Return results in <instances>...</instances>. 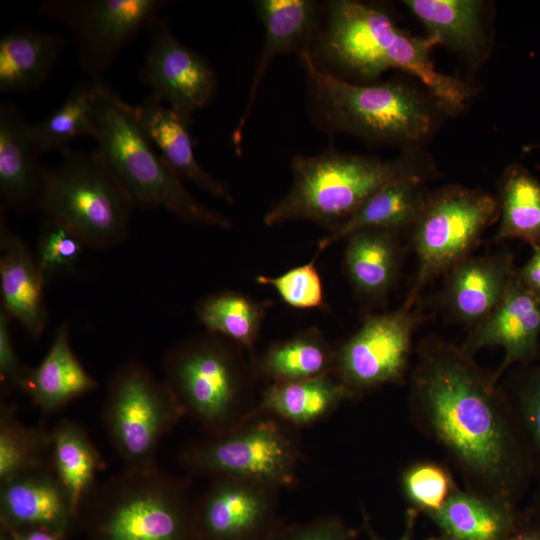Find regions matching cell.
Masks as SVG:
<instances>
[{
  "label": "cell",
  "mask_w": 540,
  "mask_h": 540,
  "mask_svg": "<svg viewBox=\"0 0 540 540\" xmlns=\"http://www.w3.org/2000/svg\"><path fill=\"white\" fill-rule=\"evenodd\" d=\"M291 171L292 186L265 212L264 224L309 221L330 232L381 187L415 172L404 158L384 160L336 151L294 155Z\"/></svg>",
  "instance_id": "cell-7"
},
{
  "label": "cell",
  "mask_w": 540,
  "mask_h": 540,
  "mask_svg": "<svg viewBox=\"0 0 540 540\" xmlns=\"http://www.w3.org/2000/svg\"><path fill=\"white\" fill-rule=\"evenodd\" d=\"M256 12L264 26V41L249 89L244 111L232 134L237 152L241 147L243 130L255 103L265 74L276 56L290 51L299 53L309 48L307 43L315 37L319 27V4L311 0H258Z\"/></svg>",
  "instance_id": "cell-19"
},
{
  "label": "cell",
  "mask_w": 540,
  "mask_h": 540,
  "mask_svg": "<svg viewBox=\"0 0 540 540\" xmlns=\"http://www.w3.org/2000/svg\"><path fill=\"white\" fill-rule=\"evenodd\" d=\"M99 83L89 79L75 84L55 110L31 124L34 140L41 153H62L70 148V143L77 137L95 138L91 106Z\"/></svg>",
  "instance_id": "cell-35"
},
{
  "label": "cell",
  "mask_w": 540,
  "mask_h": 540,
  "mask_svg": "<svg viewBox=\"0 0 540 540\" xmlns=\"http://www.w3.org/2000/svg\"><path fill=\"white\" fill-rule=\"evenodd\" d=\"M437 540H449V539L446 538V539H437Z\"/></svg>",
  "instance_id": "cell-48"
},
{
  "label": "cell",
  "mask_w": 540,
  "mask_h": 540,
  "mask_svg": "<svg viewBox=\"0 0 540 540\" xmlns=\"http://www.w3.org/2000/svg\"><path fill=\"white\" fill-rule=\"evenodd\" d=\"M349 397L352 394L333 374L269 383L254 414L267 413L293 427L307 426L324 419Z\"/></svg>",
  "instance_id": "cell-27"
},
{
  "label": "cell",
  "mask_w": 540,
  "mask_h": 540,
  "mask_svg": "<svg viewBox=\"0 0 540 540\" xmlns=\"http://www.w3.org/2000/svg\"><path fill=\"white\" fill-rule=\"evenodd\" d=\"M44 282L24 240L14 233L0 211V295L1 308L32 338H39L48 323Z\"/></svg>",
  "instance_id": "cell-20"
},
{
  "label": "cell",
  "mask_w": 540,
  "mask_h": 540,
  "mask_svg": "<svg viewBox=\"0 0 540 540\" xmlns=\"http://www.w3.org/2000/svg\"><path fill=\"white\" fill-rule=\"evenodd\" d=\"M402 484L407 498L431 515L454 492L446 470L433 463H421L408 468L403 474Z\"/></svg>",
  "instance_id": "cell-38"
},
{
  "label": "cell",
  "mask_w": 540,
  "mask_h": 540,
  "mask_svg": "<svg viewBox=\"0 0 540 540\" xmlns=\"http://www.w3.org/2000/svg\"><path fill=\"white\" fill-rule=\"evenodd\" d=\"M508 540H540L539 530H526L512 534Z\"/></svg>",
  "instance_id": "cell-44"
},
{
  "label": "cell",
  "mask_w": 540,
  "mask_h": 540,
  "mask_svg": "<svg viewBox=\"0 0 540 540\" xmlns=\"http://www.w3.org/2000/svg\"><path fill=\"white\" fill-rule=\"evenodd\" d=\"M537 150H540V142L528 144L523 147L524 152H531V151H537Z\"/></svg>",
  "instance_id": "cell-45"
},
{
  "label": "cell",
  "mask_w": 540,
  "mask_h": 540,
  "mask_svg": "<svg viewBox=\"0 0 540 540\" xmlns=\"http://www.w3.org/2000/svg\"><path fill=\"white\" fill-rule=\"evenodd\" d=\"M195 501L200 540H272L278 488L255 480L212 477Z\"/></svg>",
  "instance_id": "cell-15"
},
{
  "label": "cell",
  "mask_w": 540,
  "mask_h": 540,
  "mask_svg": "<svg viewBox=\"0 0 540 540\" xmlns=\"http://www.w3.org/2000/svg\"><path fill=\"white\" fill-rule=\"evenodd\" d=\"M539 509H540V501H539Z\"/></svg>",
  "instance_id": "cell-49"
},
{
  "label": "cell",
  "mask_w": 540,
  "mask_h": 540,
  "mask_svg": "<svg viewBox=\"0 0 540 540\" xmlns=\"http://www.w3.org/2000/svg\"><path fill=\"white\" fill-rule=\"evenodd\" d=\"M517 418L533 462L540 458V366L526 374L518 391Z\"/></svg>",
  "instance_id": "cell-39"
},
{
  "label": "cell",
  "mask_w": 540,
  "mask_h": 540,
  "mask_svg": "<svg viewBox=\"0 0 540 540\" xmlns=\"http://www.w3.org/2000/svg\"><path fill=\"white\" fill-rule=\"evenodd\" d=\"M428 37L464 56L478 57L486 45L482 3L475 0H405Z\"/></svg>",
  "instance_id": "cell-30"
},
{
  "label": "cell",
  "mask_w": 540,
  "mask_h": 540,
  "mask_svg": "<svg viewBox=\"0 0 540 540\" xmlns=\"http://www.w3.org/2000/svg\"><path fill=\"white\" fill-rule=\"evenodd\" d=\"M463 350L438 345L422 358L415 389L432 433L467 469L509 498L533 462L519 426Z\"/></svg>",
  "instance_id": "cell-1"
},
{
  "label": "cell",
  "mask_w": 540,
  "mask_h": 540,
  "mask_svg": "<svg viewBox=\"0 0 540 540\" xmlns=\"http://www.w3.org/2000/svg\"><path fill=\"white\" fill-rule=\"evenodd\" d=\"M170 4L166 0H47L38 12L70 31L81 68L91 80L103 82L125 47Z\"/></svg>",
  "instance_id": "cell-12"
},
{
  "label": "cell",
  "mask_w": 540,
  "mask_h": 540,
  "mask_svg": "<svg viewBox=\"0 0 540 540\" xmlns=\"http://www.w3.org/2000/svg\"><path fill=\"white\" fill-rule=\"evenodd\" d=\"M299 54L311 114L326 132L389 144L416 142L430 132L431 110L411 86L402 82L352 83L319 65L309 48Z\"/></svg>",
  "instance_id": "cell-5"
},
{
  "label": "cell",
  "mask_w": 540,
  "mask_h": 540,
  "mask_svg": "<svg viewBox=\"0 0 540 540\" xmlns=\"http://www.w3.org/2000/svg\"><path fill=\"white\" fill-rule=\"evenodd\" d=\"M335 353L323 333L312 327L271 344L253 369L268 384L311 379L333 374Z\"/></svg>",
  "instance_id": "cell-29"
},
{
  "label": "cell",
  "mask_w": 540,
  "mask_h": 540,
  "mask_svg": "<svg viewBox=\"0 0 540 540\" xmlns=\"http://www.w3.org/2000/svg\"><path fill=\"white\" fill-rule=\"evenodd\" d=\"M53 33L21 25L0 38V91L22 93L39 88L52 74L65 47Z\"/></svg>",
  "instance_id": "cell-25"
},
{
  "label": "cell",
  "mask_w": 540,
  "mask_h": 540,
  "mask_svg": "<svg viewBox=\"0 0 540 540\" xmlns=\"http://www.w3.org/2000/svg\"><path fill=\"white\" fill-rule=\"evenodd\" d=\"M290 426L270 414L255 413L229 432L188 444L179 464L193 475L240 477L278 489L292 486L300 451Z\"/></svg>",
  "instance_id": "cell-10"
},
{
  "label": "cell",
  "mask_w": 540,
  "mask_h": 540,
  "mask_svg": "<svg viewBox=\"0 0 540 540\" xmlns=\"http://www.w3.org/2000/svg\"><path fill=\"white\" fill-rule=\"evenodd\" d=\"M185 416L163 379L131 359L111 375L102 410L105 431L125 468L156 463L162 439Z\"/></svg>",
  "instance_id": "cell-9"
},
{
  "label": "cell",
  "mask_w": 540,
  "mask_h": 540,
  "mask_svg": "<svg viewBox=\"0 0 540 540\" xmlns=\"http://www.w3.org/2000/svg\"><path fill=\"white\" fill-rule=\"evenodd\" d=\"M498 217V199L481 189L451 185L428 195L412 225L418 272L404 304L412 307L427 282L466 259Z\"/></svg>",
  "instance_id": "cell-11"
},
{
  "label": "cell",
  "mask_w": 540,
  "mask_h": 540,
  "mask_svg": "<svg viewBox=\"0 0 540 540\" xmlns=\"http://www.w3.org/2000/svg\"><path fill=\"white\" fill-rule=\"evenodd\" d=\"M242 347L205 331L172 347L163 358L164 380L185 415L207 435L229 432L250 419L252 381Z\"/></svg>",
  "instance_id": "cell-6"
},
{
  "label": "cell",
  "mask_w": 540,
  "mask_h": 540,
  "mask_svg": "<svg viewBox=\"0 0 540 540\" xmlns=\"http://www.w3.org/2000/svg\"><path fill=\"white\" fill-rule=\"evenodd\" d=\"M79 520L52 469L29 472L0 483L1 529H46L65 536Z\"/></svg>",
  "instance_id": "cell-18"
},
{
  "label": "cell",
  "mask_w": 540,
  "mask_h": 540,
  "mask_svg": "<svg viewBox=\"0 0 540 540\" xmlns=\"http://www.w3.org/2000/svg\"><path fill=\"white\" fill-rule=\"evenodd\" d=\"M79 520L88 540H200L189 481L157 464L97 485Z\"/></svg>",
  "instance_id": "cell-4"
},
{
  "label": "cell",
  "mask_w": 540,
  "mask_h": 540,
  "mask_svg": "<svg viewBox=\"0 0 540 540\" xmlns=\"http://www.w3.org/2000/svg\"><path fill=\"white\" fill-rule=\"evenodd\" d=\"M11 318L0 309V380L1 393L24 389L32 367L25 365L18 356L10 329Z\"/></svg>",
  "instance_id": "cell-40"
},
{
  "label": "cell",
  "mask_w": 540,
  "mask_h": 540,
  "mask_svg": "<svg viewBox=\"0 0 540 540\" xmlns=\"http://www.w3.org/2000/svg\"><path fill=\"white\" fill-rule=\"evenodd\" d=\"M499 226L496 239H520L540 246V180L520 164L502 174L499 186Z\"/></svg>",
  "instance_id": "cell-33"
},
{
  "label": "cell",
  "mask_w": 540,
  "mask_h": 540,
  "mask_svg": "<svg viewBox=\"0 0 540 540\" xmlns=\"http://www.w3.org/2000/svg\"><path fill=\"white\" fill-rule=\"evenodd\" d=\"M0 540H12V538L7 531L1 529Z\"/></svg>",
  "instance_id": "cell-47"
},
{
  "label": "cell",
  "mask_w": 540,
  "mask_h": 540,
  "mask_svg": "<svg viewBox=\"0 0 540 540\" xmlns=\"http://www.w3.org/2000/svg\"><path fill=\"white\" fill-rule=\"evenodd\" d=\"M351 531L338 519L324 517L290 528L272 540H351Z\"/></svg>",
  "instance_id": "cell-41"
},
{
  "label": "cell",
  "mask_w": 540,
  "mask_h": 540,
  "mask_svg": "<svg viewBox=\"0 0 540 540\" xmlns=\"http://www.w3.org/2000/svg\"><path fill=\"white\" fill-rule=\"evenodd\" d=\"M24 115L14 104L0 106L1 208L17 213L40 207L46 169Z\"/></svg>",
  "instance_id": "cell-17"
},
{
  "label": "cell",
  "mask_w": 540,
  "mask_h": 540,
  "mask_svg": "<svg viewBox=\"0 0 540 540\" xmlns=\"http://www.w3.org/2000/svg\"><path fill=\"white\" fill-rule=\"evenodd\" d=\"M135 111L146 135L180 179L192 182L214 198L233 203L228 186L197 160L189 130L191 121L151 94L135 105Z\"/></svg>",
  "instance_id": "cell-22"
},
{
  "label": "cell",
  "mask_w": 540,
  "mask_h": 540,
  "mask_svg": "<svg viewBox=\"0 0 540 540\" xmlns=\"http://www.w3.org/2000/svg\"><path fill=\"white\" fill-rule=\"evenodd\" d=\"M51 430L29 426L16 415V406L0 408V483L51 467Z\"/></svg>",
  "instance_id": "cell-34"
},
{
  "label": "cell",
  "mask_w": 540,
  "mask_h": 540,
  "mask_svg": "<svg viewBox=\"0 0 540 540\" xmlns=\"http://www.w3.org/2000/svg\"><path fill=\"white\" fill-rule=\"evenodd\" d=\"M39 208L85 247L110 249L127 239L136 206L97 149L69 148L46 169Z\"/></svg>",
  "instance_id": "cell-8"
},
{
  "label": "cell",
  "mask_w": 540,
  "mask_h": 540,
  "mask_svg": "<svg viewBox=\"0 0 540 540\" xmlns=\"http://www.w3.org/2000/svg\"><path fill=\"white\" fill-rule=\"evenodd\" d=\"M411 525L408 524L407 529L405 533L402 535V537L399 540H411V531H410Z\"/></svg>",
  "instance_id": "cell-46"
},
{
  "label": "cell",
  "mask_w": 540,
  "mask_h": 540,
  "mask_svg": "<svg viewBox=\"0 0 540 540\" xmlns=\"http://www.w3.org/2000/svg\"><path fill=\"white\" fill-rule=\"evenodd\" d=\"M97 388V380L73 351L69 322H63L41 362L32 368L24 394L43 416H48Z\"/></svg>",
  "instance_id": "cell-23"
},
{
  "label": "cell",
  "mask_w": 540,
  "mask_h": 540,
  "mask_svg": "<svg viewBox=\"0 0 540 540\" xmlns=\"http://www.w3.org/2000/svg\"><path fill=\"white\" fill-rule=\"evenodd\" d=\"M270 302H260L235 290H221L200 299L195 313L205 331L252 350L261 334Z\"/></svg>",
  "instance_id": "cell-32"
},
{
  "label": "cell",
  "mask_w": 540,
  "mask_h": 540,
  "mask_svg": "<svg viewBox=\"0 0 540 540\" xmlns=\"http://www.w3.org/2000/svg\"><path fill=\"white\" fill-rule=\"evenodd\" d=\"M433 519L449 540H508L514 530L510 502L454 491Z\"/></svg>",
  "instance_id": "cell-31"
},
{
  "label": "cell",
  "mask_w": 540,
  "mask_h": 540,
  "mask_svg": "<svg viewBox=\"0 0 540 540\" xmlns=\"http://www.w3.org/2000/svg\"><path fill=\"white\" fill-rule=\"evenodd\" d=\"M91 114L96 149L136 208H163L179 220L230 229L231 220L198 200L167 165L140 125L135 106L107 84H98Z\"/></svg>",
  "instance_id": "cell-3"
},
{
  "label": "cell",
  "mask_w": 540,
  "mask_h": 540,
  "mask_svg": "<svg viewBox=\"0 0 540 540\" xmlns=\"http://www.w3.org/2000/svg\"><path fill=\"white\" fill-rule=\"evenodd\" d=\"M443 303L455 320L475 325L503 299L516 274L509 251L467 257L449 271Z\"/></svg>",
  "instance_id": "cell-21"
},
{
  "label": "cell",
  "mask_w": 540,
  "mask_h": 540,
  "mask_svg": "<svg viewBox=\"0 0 540 540\" xmlns=\"http://www.w3.org/2000/svg\"><path fill=\"white\" fill-rule=\"evenodd\" d=\"M520 281L540 296V246L534 249L531 258L517 271Z\"/></svg>",
  "instance_id": "cell-42"
},
{
  "label": "cell",
  "mask_w": 540,
  "mask_h": 540,
  "mask_svg": "<svg viewBox=\"0 0 540 540\" xmlns=\"http://www.w3.org/2000/svg\"><path fill=\"white\" fill-rule=\"evenodd\" d=\"M315 37L311 54L323 67L362 80H374L389 69L403 70L416 77L439 107L451 114L462 110L470 97L464 83L436 70L430 56L435 40L401 30L373 5L330 1L325 26Z\"/></svg>",
  "instance_id": "cell-2"
},
{
  "label": "cell",
  "mask_w": 540,
  "mask_h": 540,
  "mask_svg": "<svg viewBox=\"0 0 540 540\" xmlns=\"http://www.w3.org/2000/svg\"><path fill=\"white\" fill-rule=\"evenodd\" d=\"M51 444L52 471L79 516L97 486V474L105 468V462L85 429L70 419H61L53 426Z\"/></svg>",
  "instance_id": "cell-28"
},
{
  "label": "cell",
  "mask_w": 540,
  "mask_h": 540,
  "mask_svg": "<svg viewBox=\"0 0 540 540\" xmlns=\"http://www.w3.org/2000/svg\"><path fill=\"white\" fill-rule=\"evenodd\" d=\"M84 247L73 232L44 216L34 256L46 285L56 277L73 273Z\"/></svg>",
  "instance_id": "cell-36"
},
{
  "label": "cell",
  "mask_w": 540,
  "mask_h": 540,
  "mask_svg": "<svg viewBox=\"0 0 540 540\" xmlns=\"http://www.w3.org/2000/svg\"><path fill=\"white\" fill-rule=\"evenodd\" d=\"M396 233L368 228L345 238V272L355 292L367 301L384 299L395 284L400 257Z\"/></svg>",
  "instance_id": "cell-26"
},
{
  "label": "cell",
  "mask_w": 540,
  "mask_h": 540,
  "mask_svg": "<svg viewBox=\"0 0 540 540\" xmlns=\"http://www.w3.org/2000/svg\"><path fill=\"white\" fill-rule=\"evenodd\" d=\"M428 195L416 173L400 176L372 194L349 218L317 243V255L355 231L368 228L399 230L419 217Z\"/></svg>",
  "instance_id": "cell-24"
},
{
  "label": "cell",
  "mask_w": 540,
  "mask_h": 540,
  "mask_svg": "<svg viewBox=\"0 0 540 540\" xmlns=\"http://www.w3.org/2000/svg\"><path fill=\"white\" fill-rule=\"evenodd\" d=\"M4 530V529H3ZM7 531L12 540H63L65 536L56 532L40 529V528H28L19 530H5Z\"/></svg>",
  "instance_id": "cell-43"
},
{
  "label": "cell",
  "mask_w": 540,
  "mask_h": 540,
  "mask_svg": "<svg viewBox=\"0 0 540 540\" xmlns=\"http://www.w3.org/2000/svg\"><path fill=\"white\" fill-rule=\"evenodd\" d=\"M316 256L277 276L257 275L256 282L273 288L288 306L299 310L326 309L325 290Z\"/></svg>",
  "instance_id": "cell-37"
},
{
  "label": "cell",
  "mask_w": 540,
  "mask_h": 540,
  "mask_svg": "<svg viewBox=\"0 0 540 540\" xmlns=\"http://www.w3.org/2000/svg\"><path fill=\"white\" fill-rule=\"evenodd\" d=\"M405 304L397 310L367 316L335 353L333 375L354 396L404 374L418 316Z\"/></svg>",
  "instance_id": "cell-13"
},
{
  "label": "cell",
  "mask_w": 540,
  "mask_h": 540,
  "mask_svg": "<svg viewBox=\"0 0 540 540\" xmlns=\"http://www.w3.org/2000/svg\"><path fill=\"white\" fill-rule=\"evenodd\" d=\"M540 338V296L513 277L501 302L473 326L463 351L467 354L483 347L500 346L504 359L496 377L510 365L532 360Z\"/></svg>",
  "instance_id": "cell-16"
},
{
  "label": "cell",
  "mask_w": 540,
  "mask_h": 540,
  "mask_svg": "<svg viewBox=\"0 0 540 540\" xmlns=\"http://www.w3.org/2000/svg\"><path fill=\"white\" fill-rule=\"evenodd\" d=\"M148 34L140 78L151 95L191 121L195 112L213 100L216 73L204 57L174 36L167 19L157 17Z\"/></svg>",
  "instance_id": "cell-14"
}]
</instances>
